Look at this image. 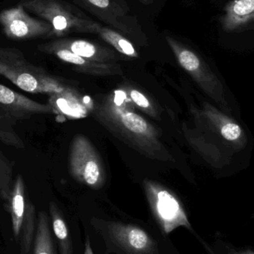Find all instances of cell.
Returning <instances> with one entry per match:
<instances>
[{"label": "cell", "mask_w": 254, "mask_h": 254, "mask_svg": "<svg viewBox=\"0 0 254 254\" xmlns=\"http://www.w3.org/2000/svg\"><path fill=\"white\" fill-rule=\"evenodd\" d=\"M223 254H254V252L251 250H240L234 248H227Z\"/></svg>", "instance_id": "44dd1931"}, {"label": "cell", "mask_w": 254, "mask_h": 254, "mask_svg": "<svg viewBox=\"0 0 254 254\" xmlns=\"http://www.w3.org/2000/svg\"><path fill=\"white\" fill-rule=\"evenodd\" d=\"M7 208L11 216L12 228L21 254H30L37 230V219L34 204L25 194V183L18 176L13 185Z\"/></svg>", "instance_id": "8992f818"}, {"label": "cell", "mask_w": 254, "mask_h": 254, "mask_svg": "<svg viewBox=\"0 0 254 254\" xmlns=\"http://www.w3.org/2000/svg\"><path fill=\"white\" fill-rule=\"evenodd\" d=\"M165 39L179 65L224 111L231 113L223 85L208 65L192 49L179 40L169 35L165 36Z\"/></svg>", "instance_id": "5b68a950"}, {"label": "cell", "mask_w": 254, "mask_h": 254, "mask_svg": "<svg viewBox=\"0 0 254 254\" xmlns=\"http://www.w3.org/2000/svg\"><path fill=\"white\" fill-rule=\"evenodd\" d=\"M84 254H94L92 247H91L90 241L89 239L86 240V244H85Z\"/></svg>", "instance_id": "7402d4cb"}, {"label": "cell", "mask_w": 254, "mask_h": 254, "mask_svg": "<svg viewBox=\"0 0 254 254\" xmlns=\"http://www.w3.org/2000/svg\"><path fill=\"white\" fill-rule=\"evenodd\" d=\"M200 114L210 128L229 143L234 150L240 151L246 147L248 142L246 132L230 116L208 103L203 104Z\"/></svg>", "instance_id": "7c38bea8"}, {"label": "cell", "mask_w": 254, "mask_h": 254, "mask_svg": "<svg viewBox=\"0 0 254 254\" xmlns=\"http://www.w3.org/2000/svg\"><path fill=\"white\" fill-rule=\"evenodd\" d=\"M254 19V0H234L226 7L222 18L225 31H234Z\"/></svg>", "instance_id": "9a60e30c"}, {"label": "cell", "mask_w": 254, "mask_h": 254, "mask_svg": "<svg viewBox=\"0 0 254 254\" xmlns=\"http://www.w3.org/2000/svg\"><path fill=\"white\" fill-rule=\"evenodd\" d=\"M19 4L49 22L55 37L71 33L97 34L100 25L76 6L62 0H20Z\"/></svg>", "instance_id": "3957f363"}, {"label": "cell", "mask_w": 254, "mask_h": 254, "mask_svg": "<svg viewBox=\"0 0 254 254\" xmlns=\"http://www.w3.org/2000/svg\"><path fill=\"white\" fill-rule=\"evenodd\" d=\"M184 134L191 146L196 149L207 161L215 167H220L222 157L218 151L217 148L213 146H207L202 137L197 135L193 130L190 129L188 127H183Z\"/></svg>", "instance_id": "d6986e66"}, {"label": "cell", "mask_w": 254, "mask_h": 254, "mask_svg": "<svg viewBox=\"0 0 254 254\" xmlns=\"http://www.w3.org/2000/svg\"><path fill=\"white\" fill-rule=\"evenodd\" d=\"M110 241L127 254H157L156 244L141 228L123 222H104Z\"/></svg>", "instance_id": "30bf717a"}, {"label": "cell", "mask_w": 254, "mask_h": 254, "mask_svg": "<svg viewBox=\"0 0 254 254\" xmlns=\"http://www.w3.org/2000/svg\"><path fill=\"white\" fill-rule=\"evenodd\" d=\"M131 107V100L127 103L120 101L116 94L107 98L97 116L106 126L143 155L152 159L170 160L171 155L160 140L156 128Z\"/></svg>", "instance_id": "6da1fadb"}, {"label": "cell", "mask_w": 254, "mask_h": 254, "mask_svg": "<svg viewBox=\"0 0 254 254\" xmlns=\"http://www.w3.org/2000/svg\"><path fill=\"white\" fill-rule=\"evenodd\" d=\"M49 212L52 219L54 234L58 241L61 254H73L72 244L68 227L61 210L55 202L49 204Z\"/></svg>", "instance_id": "2e32d148"}, {"label": "cell", "mask_w": 254, "mask_h": 254, "mask_svg": "<svg viewBox=\"0 0 254 254\" xmlns=\"http://www.w3.org/2000/svg\"><path fill=\"white\" fill-rule=\"evenodd\" d=\"M34 254H56L49 216L46 212L41 211L37 216V230L34 240Z\"/></svg>", "instance_id": "e0dca14e"}, {"label": "cell", "mask_w": 254, "mask_h": 254, "mask_svg": "<svg viewBox=\"0 0 254 254\" xmlns=\"http://www.w3.org/2000/svg\"><path fill=\"white\" fill-rule=\"evenodd\" d=\"M75 55L95 62L117 64L119 57L110 48L81 39H59L55 40Z\"/></svg>", "instance_id": "5bb4252c"}, {"label": "cell", "mask_w": 254, "mask_h": 254, "mask_svg": "<svg viewBox=\"0 0 254 254\" xmlns=\"http://www.w3.org/2000/svg\"><path fill=\"white\" fill-rule=\"evenodd\" d=\"M37 49L43 53L55 55L61 61L71 64L74 70L94 76H113L123 74L119 64H104L82 58L54 41L39 45Z\"/></svg>", "instance_id": "8fae6325"}, {"label": "cell", "mask_w": 254, "mask_h": 254, "mask_svg": "<svg viewBox=\"0 0 254 254\" xmlns=\"http://www.w3.org/2000/svg\"><path fill=\"white\" fill-rule=\"evenodd\" d=\"M96 34L122 55L129 58H138V53L131 42L119 31L100 24Z\"/></svg>", "instance_id": "ac0fdd59"}, {"label": "cell", "mask_w": 254, "mask_h": 254, "mask_svg": "<svg viewBox=\"0 0 254 254\" xmlns=\"http://www.w3.org/2000/svg\"><path fill=\"white\" fill-rule=\"evenodd\" d=\"M143 186L151 210L164 234L180 227L192 231L182 203L170 190L149 179L143 180Z\"/></svg>", "instance_id": "52a82bcc"}, {"label": "cell", "mask_w": 254, "mask_h": 254, "mask_svg": "<svg viewBox=\"0 0 254 254\" xmlns=\"http://www.w3.org/2000/svg\"><path fill=\"white\" fill-rule=\"evenodd\" d=\"M0 25L6 37L13 40L54 37L53 28L49 22L30 16L19 4L0 13Z\"/></svg>", "instance_id": "9c48e42d"}, {"label": "cell", "mask_w": 254, "mask_h": 254, "mask_svg": "<svg viewBox=\"0 0 254 254\" xmlns=\"http://www.w3.org/2000/svg\"><path fill=\"white\" fill-rule=\"evenodd\" d=\"M128 92L129 94V99L131 100L132 104L137 106L142 111L144 112L146 114L149 115L151 117L155 119L158 118V113L155 106L143 94L135 89H129Z\"/></svg>", "instance_id": "ffe728a7"}, {"label": "cell", "mask_w": 254, "mask_h": 254, "mask_svg": "<svg viewBox=\"0 0 254 254\" xmlns=\"http://www.w3.org/2000/svg\"><path fill=\"white\" fill-rule=\"evenodd\" d=\"M137 1H140V3L145 4V5H149V4L153 2L154 0H137Z\"/></svg>", "instance_id": "603a6c76"}, {"label": "cell", "mask_w": 254, "mask_h": 254, "mask_svg": "<svg viewBox=\"0 0 254 254\" xmlns=\"http://www.w3.org/2000/svg\"><path fill=\"white\" fill-rule=\"evenodd\" d=\"M0 75L29 93L56 95L69 88L44 68L33 65L15 48L0 46Z\"/></svg>", "instance_id": "7a4b0ae2"}, {"label": "cell", "mask_w": 254, "mask_h": 254, "mask_svg": "<svg viewBox=\"0 0 254 254\" xmlns=\"http://www.w3.org/2000/svg\"><path fill=\"white\" fill-rule=\"evenodd\" d=\"M87 10L120 32L127 35L131 29L125 22L129 9L124 0H79Z\"/></svg>", "instance_id": "4fadbf2b"}, {"label": "cell", "mask_w": 254, "mask_h": 254, "mask_svg": "<svg viewBox=\"0 0 254 254\" xmlns=\"http://www.w3.org/2000/svg\"><path fill=\"white\" fill-rule=\"evenodd\" d=\"M69 168L77 182L98 190L105 182V170L96 149L87 137L77 134L70 147Z\"/></svg>", "instance_id": "ba28073f"}, {"label": "cell", "mask_w": 254, "mask_h": 254, "mask_svg": "<svg viewBox=\"0 0 254 254\" xmlns=\"http://www.w3.org/2000/svg\"><path fill=\"white\" fill-rule=\"evenodd\" d=\"M54 113L50 104L33 101L0 84V140L4 144L19 149L25 147L13 126L18 122L28 120L34 116Z\"/></svg>", "instance_id": "277c9868"}]
</instances>
